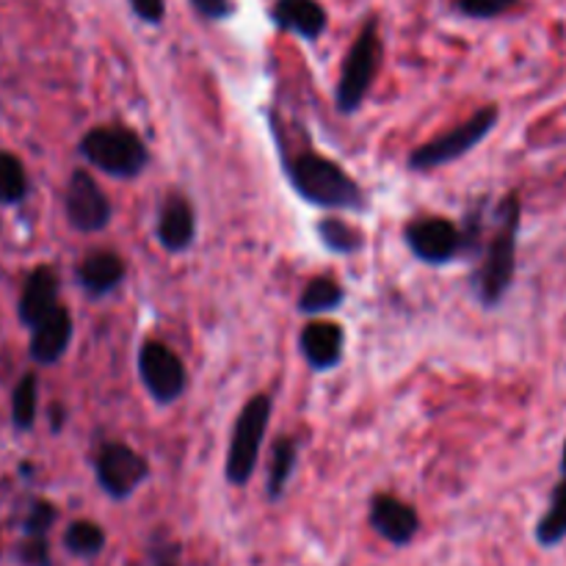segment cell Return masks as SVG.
Returning a JSON list of instances; mask_svg holds the SVG:
<instances>
[{"mask_svg": "<svg viewBox=\"0 0 566 566\" xmlns=\"http://www.w3.org/2000/svg\"><path fill=\"white\" fill-rule=\"evenodd\" d=\"M271 409H274L271 396L258 392L238 412L224 464V475L232 486H247L252 481V475L258 473L260 448H263L265 434H269Z\"/></svg>", "mask_w": 566, "mask_h": 566, "instance_id": "obj_4", "label": "cell"}, {"mask_svg": "<svg viewBox=\"0 0 566 566\" xmlns=\"http://www.w3.org/2000/svg\"><path fill=\"white\" fill-rule=\"evenodd\" d=\"M191 6L205 20H227L235 11L232 0H191Z\"/></svg>", "mask_w": 566, "mask_h": 566, "instance_id": "obj_29", "label": "cell"}, {"mask_svg": "<svg viewBox=\"0 0 566 566\" xmlns=\"http://www.w3.org/2000/svg\"><path fill=\"white\" fill-rule=\"evenodd\" d=\"M55 523V509L48 501H36L25 517V534L28 536H44L50 525Z\"/></svg>", "mask_w": 566, "mask_h": 566, "instance_id": "obj_26", "label": "cell"}, {"mask_svg": "<svg viewBox=\"0 0 566 566\" xmlns=\"http://www.w3.org/2000/svg\"><path fill=\"white\" fill-rule=\"evenodd\" d=\"M99 490L114 501H127L149 479V462L125 442H105L94 459Z\"/></svg>", "mask_w": 566, "mask_h": 566, "instance_id": "obj_8", "label": "cell"}, {"mask_svg": "<svg viewBox=\"0 0 566 566\" xmlns=\"http://www.w3.org/2000/svg\"><path fill=\"white\" fill-rule=\"evenodd\" d=\"M287 182L307 205L321 210H346V213H365L370 208L368 193L357 180L315 149H304L296 158H282Z\"/></svg>", "mask_w": 566, "mask_h": 566, "instance_id": "obj_1", "label": "cell"}, {"mask_svg": "<svg viewBox=\"0 0 566 566\" xmlns=\"http://www.w3.org/2000/svg\"><path fill=\"white\" fill-rule=\"evenodd\" d=\"M20 558L25 566H50V551L44 536H28L20 547Z\"/></svg>", "mask_w": 566, "mask_h": 566, "instance_id": "obj_27", "label": "cell"}, {"mask_svg": "<svg viewBox=\"0 0 566 566\" xmlns=\"http://www.w3.org/2000/svg\"><path fill=\"white\" fill-rule=\"evenodd\" d=\"M138 376H142L144 390L160 407L175 403L188 387L186 365L160 340H147L138 348Z\"/></svg>", "mask_w": 566, "mask_h": 566, "instance_id": "obj_7", "label": "cell"}, {"mask_svg": "<svg viewBox=\"0 0 566 566\" xmlns=\"http://www.w3.org/2000/svg\"><path fill=\"white\" fill-rule=\"evenodd\" d=\"M72 343V315L59 307L53 315L31 329V359L39 365H55Z\"/></svg>", "mask_w": 566, "mask_h": 566, "instance_id": "obj_17", "label": "cell"}, {"mask_svg": "<svg viewBox=\"0 0 566 566\" xmlns=\"http://www.w3.org/2000/svg\"><path fill=\"white\" fill-rule=\"evenodd\" d=\"M155 241L169 254H182L197 241V213L182 193H169L155 219Z\"/></svg>", "mask_w": 566, "mask_h": 566, "instance_id": "obj_12", "label": "cell"}, {"mask_svg": "<svg viewBox=\"0 0 566 566\" xmlns=\"http://www.w3.org/2000/svg\"><path fill=\"white\" fill-rule=\"evenodd\" d=\"M512 6H517V0H453V9L473 20H492L506 14Z\"/></svg>", "mask_w": 566, "mask_h": 566, "instance_id": "obj_25", "label": "cell"}, {"mask_svg": "<svg viewBox=\"0 0 566 566\" xmlns=\"http://www.w3.org/2000/svg\"><path fill=\"white\" fill-rule=\"evenodd\" d=\"M64 210L70 224L77 232H86V235L103 232L111 224V213H114L108 197H105L103 188L97 186V180L86 169L72 171L70 182H66Z\"/></svg>", "mask_w": 566, "mask_h": 566, "instance_id": "obj_10", "label": "cell"}, {"mask_svg": "<svg viewBox=\"0 0 566 566\" xmlns=\"http://www.w3.org/2000/svg\"><path fill=\"white\" fill-rule=\"evenodd\" d=\"M28 193V177L20 158L0 149V202L17 205Z\"/></svg>", "mask_w": 566, "mask_h": 566, "instance_id": "obj_24", "label": "cell"}, {"mask_svg": "<svg viewBox=\"0 0 566 566\" xmlns=\"http://www.w3.org/2000/svg\"><path fill=\"white\" fill-rule=\"evenodd\" d=\"M562 473H564V479H566V442H564V453H562Z\"/></svg>", "mask_w": 566, "mask_h": 566, "instance_id": "obj_31", "label": "cell"}, {"mask_svg": "<svg viewBox=\"0 0 566 566\" xmlns=\"http://www.w3.org/2000/svg\"><path fill=\"white\" fill-rule=\"evenodd\" d=\"M298 462V442L293 437H280L271 451L269 473H265V497L271 503H280L285 497L287 484H291L293 473H296Z\"/></svg>", "mask_w": 566, "mask_h": 566, "instance_id": "obj_18", "label": "cell"}, {"mask_svg": "<svg viewBox=\"0 0 566 566\" xmlns=\"http://www.w3.org/2000/svg\"><path fill=\"white\" fill-rule=\"evenodd\" d=\"M130 3H133V11H136L144 22H153V25H158V22L164 20V14H166L164 0H130Z\"/></svg>", "mask_w": 566, "mask_h": 566, "instance_id": "obj_30", "label": "cell"}, {"mask_svg": "<svg viewBox=\"0 0 566 566\" xmlns=\"http://www.w3.org/2000/svg\"><path fill=\"white\" fill-rule=\"evenodd\" d=\"M271 20L280 31L315 42L326 31V11L318 0H274Z\"/></svg>", "mask_w": 566, "mask_h": 566, "instance_id": "obj_16", "label": "cell"}, {"mask_svg": "<svg viewBox=\"0 0 566 566\" xmlns=\"http://www.w3.org/2000/svg\"><path fill=\"white\" fill-rule=\"evenodd\" d=\"M381 64V39H379V22L368 20L365 22L363 33L357 42L348 50L346 61H343L340 81H337L335 105L340 114H354L359 105L368 97L370 86L376 81V72Z\"/></svg>", "mask_w": 566, "mask_h": 566, "instance_id": "obj_6", "label": "cell"}, {"mask_svg": "<svg viewBox=\"0 0 566 566\" xmlns=\"http://www.w3.org/2000/svg\"><path fill=\"white\" fill-rule=\"evenodd\" d=\"M149 558H153V566H180V545L177 542H153Z\"/></svg>", "mask_w": 566, "mask_h": 566, "instance_id": "obj_28", "label": "cell"}, {"mask_svg": "<svg viewBox=\"0 0 566 566\" xmlns=\"http://www.w3.org/2000/svg\"><path fill=\"white\" fill-rule=\"evenodd\" d=\"M64 547L77 558H97L105 551V531L92 520H75L66 528Z\"/></svg>", "mask_w": 566, "mask_h": 566, "instance_id": "obj_22", "label": "cell"}, {"mask_svg": "<svg viewBox=\"0 0 566 566\" xmlns=\"http://www.w3.org/2000/svg\"><path fill=\"white\" fill-rule=\"evenodd\" d=\"M81 155L94 169L116 180H133L149 166L147 144L125 125L92 127L81 138Z\"/></svg>", "mask_w": 566, "mask_h": 566, "instance_id": "obj_3", "label": "cell"}, {"mask_svg": "<svg viewBox=\"0 0 566 566\" xmlns=\"http://www.w3.org/2000/svg\"><path fill=\"white\" fill-rule=\"evenodd\" d=\"M566 539V479L562 484H556L553 490L551 503H547V512L542 514V520L536 523V542L542 547H558Z\"/></svg>", "mask_w": 566, "mask_h": 566, "instance_id": "obj_21", "label": "cell"}, {"mask_svg": "<svg viewBox=\"0 0 566 566\" xmlns=\"http://www.w3.org/2000/svg\"><path fill=\"white\" fill-rule=\"evenodd\" d=\"M75 276L77 285L83 287V293H88L92 298H103L108 296V293H114L116 287L125 282L127 265L116 252L99 249V252L86 254V258L81 260Z\"/></svg>", "mask_w": 566, "mask_h": 566, "instance_id": "obj_15", "label": "cell"}, {"mask_svg": "<svg viewBox=\"0 0 566 566\" xmlns=\"http://www.w3.org/2000/svg\"><path fill=\"white\" fill-rule=\"evenodd\" d=\"M36 403H39V381L36 376L28 374L17 381L14 396H11V420L20 431L33 429L36 423Z\"/></svg>", "mask_w": 566, "mask_h": 566, "instance_id": "obj_23", "label": "cell"}, {"mask_svg": "<svg viewBox=\"0 0 566 566\" xmlns=\"http://www.w3.org/2000/svg\"><path fill=\"white\" fill-rule=\"evenodd\" d=\"M298 352L313 370H332L346 352V332L335 321H313L298 335Z\"/></svg>", "mask_w": 566, "mask_h": 566, "instance_id": "obj_13", "label": "cell"}, {"mask_svg": "<svg viewBox=\"0 0 566 566\" xmlns=\"http://www.w3.org/2000/svg\"><path fill=\"white\" fill-rule=\"evenodd\" d=\"M497 119H501V111H497L495 105L479 108L468 122H462V125H457L453 130L442 133V136L431 138V142L420 144L418 149H412V155H409V169L431 171L464 158L470 149L479 147V144L495 130Z\"/></svg>", "mask_w": 566, "mask_h": 566, "instance_id": "obj_5", "label": "cell"}, {"mask_svg": "<svg viewBox=\"0 0 566 566\" xmlns=\"http://www.w3.org/2000/svg\"><path fill=\"white\" fill-rule=\"evenodd\" d=\"M368 523L376 534L396 547H407L418 536L420 517L409 503L396 495H374L368 503Z\"/></svg>", "mask_w": 566, "mask_h": 566, "instance_id": "obj_11", "label": "cell"}, {"mask_svg": "<svg viewBox=\"0 0 566 566\" xmlns=\"http://www.w3.org/2000/svg\"><path fill=\"white\" fill-rule=\"evenodd\" d=\"M343 302H346V291H343L340 282L332 280V276H315L298 296V310L304 315H326L340 310Z\"/></svg>", "mask_w": 566, "mask_h": 566, "instance_id": "obj_19", "label": "cell"}, {"mask_svg": "<svg viewBox=\"0 0 566 566\" xmlns=\"http://www.w3.org/2000/svg\"><path fill=\"white\" fill-rule=\"evenodd\" d=\"M520 221H523V205H520L517 193L506 197L497 208V227L492 241L486 243L484 254H481L479 271L473 276L475 296L484 307H497L503 296L512 287L514 274H517V238H520Z\"/></svg>", "mask_w": 566, "mask_h": 566, "instance_id": "obj_2", "label": "cell"}, {"mask_svg": "<svg viewBox=\"0 0 566 566\" xmlns=\"http://www.w3.org/2000/svg\"><path fill=\"white\" fill-rule=\"evenodd\" d=\"M409 252L429 265H446L464 252V232L442 216H423L403 227Z\"/></svg>", "mask_w": 566, "mask_h": 566, "instance_id": "obj_9", "label": "cell"}, {"mask_svg": "<svg viewBox=\"0 0 566 566\" xmlns=\"http://www.w3.org/2000/svg\"><path fill=\"white\" fill-rule=\"evenodd\" d=\"M55 310H59V274L53 269H48V265H42V269H36L28 276L17 313H20L22 324L28 329H33L48 315H53Z\"/></svg>", "mask_w": 566, "mask_h": 566, "instance_id": "obj_14", "label": "cell"}, {"mask_svg": "<svg viewBox=\"0 0 566 566\" xmlns=\"http://www.w3.org/2000/svg\"><path fill=\"white\" fill-rule=\"evenodd\" d=\"M315 232H318L324 249H329V252H335V254H357L359 249L365 247L363 230H359V227H354L352 221L337 219V216L321 219L318 227H315Z\"/></svg>", "mask_w": 566, "mask_h": 566, "instance_id": "obj_20", "label": "cell"}]
</instances>
